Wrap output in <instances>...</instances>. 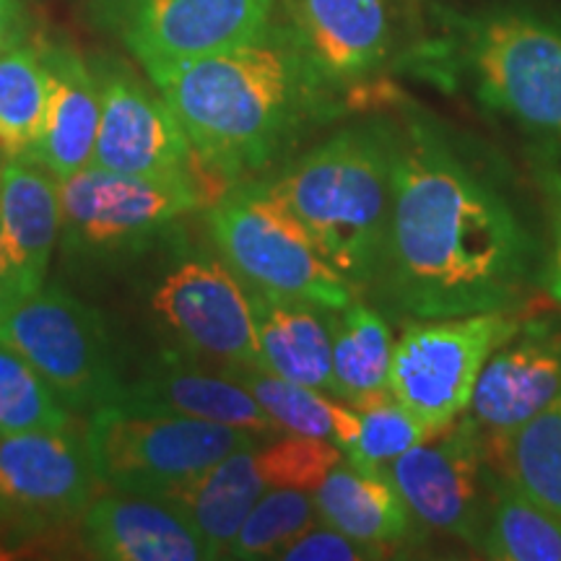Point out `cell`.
Instances as JSON below:
<instances>
[{"instance_id":"cell-8","label":"cell","mask_w":561,"mask_h":561,"mask_svg":"<svg viewBox=\"0 0 561 561\" xmlns=\"http://www.w3.org/2000/svg\"><path fill=\"white\" fill-rule=\"evenodd\" d=\"M517 328L502 310L411 325L392 351L390 396L434 437L468 411L483 364Z\"/></svg>"},{"instance_id":"cell-9","label":"cell","mask_w":561,"mask_h":561,"mask_svg":"<svg viewBox=\"0 0 561 561\" xmlns=\"http://www.w3.org/2000/svg\"><path fill=\"white\" fill-rule=\"evenodd\" d=\"M341 460V447L333 442L286 432L278 439L265 437L227 455L172 502L193 520L208 557L227 559L242 520L265 491L280 486L314 491Z\"/></svg>"},{"instance_id":"cell-26","label":"cell","mask_w":561,"mask_h":561,"mask_svg":"<svg viewBox=\"0 0 561 561\" xmlns=\"http://www.w3.org/2000/svg\"><path fill=\"white\" fill-rule=\"evenodd\" d=\"M479 551L500 561H561V510L530 496L502 473Z\"/></svg>"},{"instance_id":"cell-18","label":"cell","mask_w":561,"mask_h":561,"mask_svg":"<svg viewBox=\"0 0 561 561\" xmlns=\"http://www.w3.org/2000/svg\"><path fill=\"white\" fill-rule=\"evenodd\" d=\"M301 53L328 83L375 73L396 42L388 0H294Z\"/></svg>"},{"instance_id":"cell-29","label":"cell","mask_w":561,"mask_h":561,"mask_svg":"<svg viewBox=\"0 0 561 561\" xmlns=\"http://www.w3.org/2000/svg\"><path fill=\"white\" fill-rule=\"evenodd\" d=\"M359 413V430L343 447V460L359 473H382L390 462L419 442L430 439L424 426L403 409L390 390H377L351 403Z\"/></svg>"},{"instance_id":"cell-6","label":"cell","mask_w":561,"mask_h":561,"mask_svg":"<svg viewBox=\"0 0 561 561\" xmlns=\"http://www.w3.org/2000/svg\"><path fill=\"white\" fill-rule=\"evenodd\" d=\"M208 229L224 263L252 291L320 310L354 301V284L322 257L265 182L224 193L210 208Z\"/></svg>"},{"instance_id":"cell-16","label":"cell","mask_w":561,"mask_h":561,"mask_svg":"<svg viewBox=\"0 0 561 561\" xmlns=\"http://www.w3.org/2000/svg\"><path fill=\"white\" fill-rule=\"evenodd\" d=\"M561 396V322L533 320L517 328L483 364L471 416L491 437L520 430Z\"/></svg>"},{"instance_id":"cell-12","label":"cell","mask_w":561,"mask_h":561,"mask_svg":"<svg viewBox=\"0 0 561 561\" xmlns=\"http://www.w3.org/2000/svg\"><path fill=\"white\" fill-rule=\"evenodd\" d=\"M151 307L195 354L221 367H263L250 291L227 263H180L153 291Z\"/></svg>"},{"instance_id":"cell-13","label":"cell","mask_w":561,"mask_h":561,"mask_svg":"<svg viewBox=\"0 0 561 561\" xmlns=\"http://www.w3.org/2000/svg\"><path fill=\"white\" fill-rule=\"evenodd\" d=\"M102 115L91 164L136 178H206L191 138L164 96L130 76L115 73L100 83ZM224 187V182H219Z\"/></svg>"},{"instance_id":"cell-22","label":"cell","mask_w":561,"mask_h":561,"mask_svg":"<svg viewBox=\"0 0 561 561\" xmlns=\"http://www.w3.org/2000/svg\"><path fill=\"white\" fill-rule=\"evenodd\" d=\"M248 291L263 369L307 388L333 390V333L328 310Z\"/></svg>"},{"instance_id":"cell-2","label":"cell","mask_w":561,"mask_h":561,"mask_svg":"<svg viewBox=\"0 0 561 561\" xmlns=\"http://www.w3.org/2000/svg\"><path fill=\"white\" fill-rule=\"evenodd\" d=\"M203 170L229 180L271 164L318 115L322 76L301 47L268 34L234 50L149 70Z\"/></svg>"},{"instance_id":"cell-1","label":"cell","mask_w":561,"mask_h":561,"mask_svg":"<svg viewBox=\"0 0 561 561\" xmlns=\"http://www.w3.org/2000/svg\"><path fill=\"white\" fill-rule=\"evenodd\" d=\"M541 244L479 159L426 117L396 125L390 221L375 278L392 310L416 320L512 312L541 280Z\"/></svg>"},{"instance_id":"cell-5","label":"cell","mask_w":561,"mask_h":561,"mask_svg":"<svg viewBox=\"0 0 561 561\" xmlns=\"http://www.w3.org/2000/svg\"><path fill=\"white\" fill-rule=\"evenodd\" d=\"M265 437L214 421L100 405L89 413L87 447L100 483L125 494L172 500L227 455Z\"/></svg>"},{"instance_id":"cell-14","label":"cell","mask_w":561,"mask_h":561,"mask_svg":"<svg viewBox=\"0 0 561 561\" xmlns=\"http://www.w3.org/2000/svg\"><path fill=\"white\" fill-rule=\"evenodd\" d=\"M100 486L87 434L66 430L0 437V504L34 523L79 517Z\"/></svg>"},{"instance_id":"cell-32","label":"cell","mask_w":561,"mask_h":561,"mask_svg":"<svg viewBox=\"0 0 561 561\" xmlns=\"http://www.w3.org/2000/svg\"><path fill=\"white\" fill-rule=\"evenodd\" d=\"M382 557V549L354 541V538L343 536L341 530L331 528V525L307 528L276 553V559L284 561H364Z\"/></svg>"},{"instance_id":"cell-20","label":"cell","mask_w":561,"mask_h":561,"mask_svg":"<svg viewBox=\"0 0 561 561\" xmlns=\"http://www.w3.org/2000/svg\"><path fill=\"white\" fill-rule=\"evenodd\" d=\"M115 403L123 409L180 413V416L214 421V424L255 432L261 437L280 434V426L263 411L252 392L231 380L227 371L208 375V371L182 367L172 359L153 364L128 388L123 385Z\"/></svg>"},{"instance_id":"cell-31","label":"cell","mask_w":561,"mask_h":561,"mask_svg":"<svg viewBox=\"0 0 561 561\" xmlns=\"http://www.w3.org/2000/svg\"><path fill=\"white\" fill-rule=\"evenodd\" d=\"M314 520H320L314 491L291 486L265 491L242 520L227 559H276V553L299 533L312 528Z\"/></svg>"},{"instance_id":"cell-19","label":"cell","mask_w":561,"mask_h":561,"mask_svg":"<svg viewBox=\"0 0 561 561\" xmlns=\"http://www.w3.org/2000/svg\"><path fill=\"white\" fill-rule=\"evenodd\" d=\"M87 546L107 561H201L210 559L191 517L172 500L107 494L87 507Z\"/></svg>"},{"instance_id":"cell-15","label":"cell","mask_w":561,"mask_h":561,"mask_svg":"<svg viewBox=\"0 0 561 561\" xmlns=\"http://www.w3.org/2000/svg\"><path fill=\"white\" fill-rule=\"evenodd\" d=\"M273 0H136L125 39L146 70L250 45L268 34Z\"/></svg>"},{"instance_id":"cell-7","label":"cell","mask_w":561,"mask_h":561,"mask_svg":"<svg viewBox=\"0 0 561 561\" xmlns=\"http://www.w3.org/2000/svg\"><path fill=\"white\" fill-rule=\"evenodd\" d=\"M0 341L19 351L70 411L91 413L121 396L102 314L68 291L42 286L0 299Z\"/></svg>"},{"instance_id":"cell-3","label":"cell","mask_w":561,"mask_h":561,"mask_svg":"<svg viewBox=\"0 0 561 561\" xmlns=\"http://www.w3.org/2000/svg\"><path fill=\"white\" fill-rule=\"evenodd\" d=\"M396 125L335 133L265 182L328 263L354 286L375 284L392 203Z\"/></svg>"},{"instance_id":"cell-30","label":"cell","mask_w":561,"mask_h":561,"mask_svg":"<svg viewBox=\"0 0 561 561\" xmlns=\"http://www.w3.org/2000/svg\"><path fill=\"white\" fill-rule=\"evenodd\" d=\"M73 426V413L19 351L0 341V437Z\"/></svg>"},{"instance_id":"cell-25","label":"cell","mask_w":561,"mask_h":561,"mask_svg":"<svg viewBox=\"0 0 561 561\" xmlns=\"http://www.w3.org/2000/svg\"><path fill=\"white\" fill-rule=\"evenodd\" d=\"M333 333V396L354 403L388 388L392 351L390 325L362 301H348L343 310H328Z\"/></svg>"},{"instance_id":"cell-27","label":"cell","mask_w":561,"mask_h":561,"mask_svg":"<svg viewBox=\"0 0 561 561\" xmlns=\"http://www.w3.org/2000/svg\"><path fill=\"white\" fill-rule=\"evenodd\" d=\"M50 76L30 47L0 50V153L13 161L37 159L47 121Z\"/></svg>"},{"instance_id":"cell-11","label":"cell","mask_w":561,"mask_h":561,"mask_svg":"<svg viewBox=\"0 0 561 561\" xmlns=\"http://www.w3.org/2000/svg\"><path fill=\"white\" fill-rule=\"evenodd\" d=\"M390 476L421 528H432L479 551L500 473L491 471L483 430L473 416L419 442L390 462Z\"/></svg>"},{"instance_id":"cell-33","label":"cell","mask_w":561,"mask_h":561,"mask_svg":"<svg viewBox=\"0 0 561 561\" xmlns=\"http://www.w3.org/2000/svg\"><path fill=\"white\" fill-rule=\"evenodd\" d=\"M536 174L549 208V248L543 252L541 284L546 294L561 305V167L538 161Z\"/></svg>"},{"instance_id":"cell-4","label":"cell","mask_w":561,"mask_h":561,"mask_svg":"<svg viewBox=\"0 0 561 561\" xmlns=\"http://www.w3.org/2000/svg\"><path fill=\"white\" fill-rule=\"evenodd\" d=\"M447 58L476 102L561 167V16L494 5L455 16Z\"/></svg>"},{"instance_id":"cell-17","label":"cell","mask_w":561,"mask_h":561,"mask_svg":"<svg viewBox=\"0 0 561 561\" xmlns=\"http://www.w3.org/2000/svg\"><path fill=\"white\" fill-rule=\"evenodd\" d=\"M60 224L58 180L26 161H0V299L45 286Z\"/></svg>"},{"instance_id":"cell-23","label":"cell","mask_w":561,"mask_h":561,"mask_svg":"<svg viewBox=\"0 0 561 561\" xmlns=\"http://www.w3.org/2000/svg\"><path fill=\"white\" fill-rule=\"evenodd\" d=\"M45 66L50 76V102L34 161L45 164L55 180H66L89 167L94 157L102 89L76 55L50 53Z\"/></svg>"},{"instance_id":"cell-10","label":"cell","mask_w":561,"mask_h":561,"mask_svg":"<svg viewBox=\"0 0 561 561\" xmlns=\"http://www.w3.org/2000/svg\"><path fill=\"white\" fill-rule=\"evenodd\" d=\"M206 178H136L83 167L58 180L60 229L66 248L79 252L125 250L146 242L167 224L208 198Z\"/></svg>"},{"instance_id":"cell-24","label":"cell","mask_w":561,"mask_h":561,"mask_svg":"<svg viewBox=\"0 0 561 561\" xmlns=\"http://www.w3.org/2000/svg\"><path fill=\"white\" fill-rule=\"evenodd\" d=\"M244 390L252 392L263 411L276 421L280 432L328 439L341 450L359 430V413L346 401H331L318 388L284 380L263 367H224Z\"/></svg>"},{"instance_id":"cell-28","label":"cell","mask_w":561,"mask_h":561,"mask_svg":"<svg viewBox=\"0 0 561 561\" xmlns=\"http://www.w3.org/2000/svg\"><path fill=\"white\" fill-rule=\"evenodd\" d=\"M494 445L512 483L561 510V396L520 430L494 437Z\"/></svg>"},{"instance_id":"cell-34","label":"cell","mask_w":561,"mask_h":561,"mask_svg":"<svg viewBox=\"0 0 561 561\" xmlns=\"http://www.w3.org/2000/svg\"><path fill=\"white\" fill-rule=\"evenodd\" d=\"M16 0H0V50L13 45V37H16Z\"/></svg>"},{"instance_id":"cell-21","label":"cell","mask_w":561,"mask_h":561,"mask_svg":"<svg viewBox=\"0 0 561 561\" xmlns=\"http://www.w3.org/2000/svg\"><path fill=\"white\" fill-rule=\"evenodd\" d=\"M314 502L320 523L331 525L354 541L382 551L416 543L419 520L390 471L359 473L341 460L314 489Z\"/></svg>"}]
</instances>
